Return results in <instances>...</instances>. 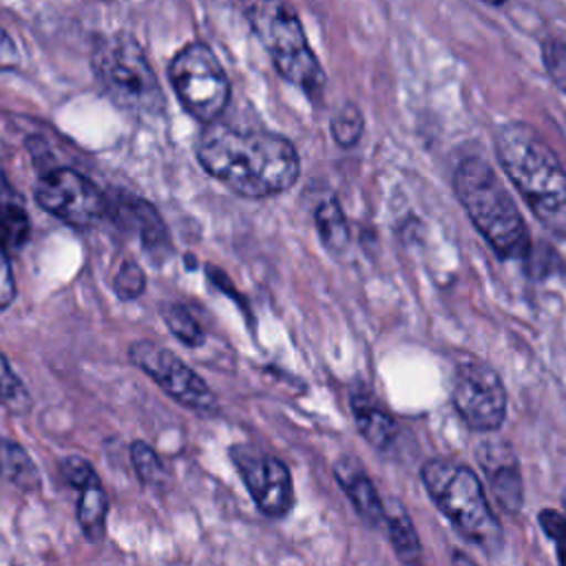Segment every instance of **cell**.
Listing matches in <instances>:
<instances>
[{
	"label": "cell",
	"mask_w": 566,
	"mask_h": 566,
	"mask_svg": "<svg viewBox=\"0 0 566 566\" xmlns=\"http://www.w3.org/2000/svg\"><path fill=\"white\" fill-rule=\"evenodd\" d=\"M201 166L239 197L265 199L292 188L301 161L294 144L265 128H234L212 122L197 146Z\"/></svg>",
	"instance_id": "cell-1"
},
{
	"label": "cell",
	"mask_w": 566,
	"mask_h": 566,
	"mask_svg": "<svg viewBox=\"0 0 566 566\" xmlns=\"http://www.w3.org/2000/svg\"><path fill=\"white\" fill-rule=\"evenodd\" d=\"M495 153L535 219L566 239V170L553 148L531 126L509 122L495 133Z\"/></svg>",
	"instance_id": "cell-2"
},
{
	"label": "cell",
	"mask_w": 566,
	"mask_h": 566,
	"mask_svg": "<svg viewBox=\"0 0 566 566\" xmlns=\"http://www.w3.org/2000/svg\"><path fill=\"white\" fill-rule=\"evenodd\" d=\"M453 190L469 219L497 256H528L531 239L526 223L491 164L480 157L460 161L453 175Z\"/></svg>",
	"instance_id": "cell-3"
},
{
	"label": "cell",
	"mask_w": 566,
	"mask_h": 566,
	"mask_svg": "<svg viewBox=\"0 0 566 566\" xmlns=\"http://www.w3.org/2000/svg\"><path fill=\"white\" fill-rule=\"evenodd\" d=\"M420 475L436 506L469 542L484 551L502 546V526L473 469L447 458H433L422 464Z\"/></svg>",
	"instance_id": "cell-4"
},
{
	"label": "cell",
	"mask_w": 566,
	"mask_h": 566,
	"mask_svg": "<svg viewBox=\"0 0 566 566\" xmlns=\"http://www.w3.org/2000/svg\"><path fill=\"white\" fill-rule=\"evenodd\" d=\"M91 62L99 88L115 106L137 117L164 113V91L135 38L124 33L102 38Z\"/></svg>",
	"instance_id": "cell-5"
},
{
	"label": "cell",
	"mask_w": 566,
	"mask_h": 566,
	"mask_svg": "<svg viewBox=\"0 0 566 566\" xmlns=\"http://www.w3.org/2000/svg\"><path fill=\"white\" fill-rule=\"evenodd\" d=\"M245 18L268 49L279 75L307 97H318L325 86V73L307 44L296 11L283 2H254L245 7Z\"/></svg>",
	"instance_id": "cell-6"
},
{
	"label": "cell",
	"mask_w": 566,
	"mask_h": 566,
	"mask_svg": "<svg viewBox=\"0 0 566 566\" xmlns=\"http://www.w3.org/2000/svg\"><path fill=\"white\" fill-rule=\"evenodd\" d=\"M168 77L181 106L199 122L212 124L230 99V80L203 42L181 46L168 64Z\"/></svg>",
	"instance_id": "cell-7"
},
{
	"label": "cell",
	"mask_w": 566,
	"mask_h": 566,
	"mask_svg": "<svg viewBox=\"0 0 566 566\" xmlns=\"http://www.w3.org/2000/svg\"><path fill=\"white\" fill-rule=\"evenodd\" d=\"M451 398L460 418L475 431H495L506 418V389L484 360L462 356L453 371Z\"/></svg>",
	"instance_id": "cell-8"
},
{
	"label": "cell",
	"mask_w": 566,
	"mask_h": 566,
	"mask_svg": "<svg viewBox=\"0 0 566 566\" xmlns=\"http://www.w3.org/2000/svg\"><path fill=\"white\" fill-rule=\"evenodd\" d=\"M130 360L150 376L170 398L197 413H214L219 409L214 391L199 378L179 356L150 340H137L128 349Z\"/></svg>",
	"instance_id": "cell-9"
},
{
	"label": "cell",
	"mask_w": 566,
	"mask_h": 566,
	"mask_svg": "<svg viewBox=\"0 0 566 566\" xmlns=\"http://www.w3.org/2000/svg\"><path fill=\"white\" fill-rule=\"evenodd\" d=\"M35 201L75 228H88L108 212L104 192L73 168L46 170L35 186Z\"/></svg>",
	"instance_id": "cell-10"
},
{
	"label": "cell",
	"mask_w": 566,
	"mask_h": 566,
	"mask_svg": "<svg viewBox=\"0 0 566 566\" xmlns=\"http://www.w3.org/2000/svg\"><path fill=\"white\" fill-rule=\"evenodd\" d=\"M230 458L259 511L268 517H285L294 506L292 475L287 467L254 447L234 444Z\"/></svg>",
	"instance_id": "cell-11"
},
{
	"label": "cell",
	"mask_w": 566,
	"mask_h": 566,
	"mask_svg": "<svg viewBox=\"0 0 566 566\" xmlns=\"http://www.w3.org/2000/svg\"><path fill=\"white\" fill-rule=\"evenodd\" d=\"M117 217L139 237L146 254L155 263H161L166 256H170V237L153 203L135 195H124L117 199Z\"/></svg>",
	"instance_id": "cell-12"
},
{
	"label": "cell",
	"mask_w": 566,
	"mask_h": 566,
	"mask_svg": "<svg viewBox=\"0 0 566 566\" xmlns=\"http://www.w3.org/2000/svg\"><path fill=\"white\" fill-rule=\"evenodd\" d=\"M478 455L497 502L506 511H517L524 502V486H522V475H520L515 453L502 442H495V444L491 442V444H484L478 451Z\"/></svg>",
	"instance_id": "cell-13"
},
{
	"label": "cell",
	"mask_w": 566,
	"mask_h": 566,
	"mask_svg": "<svg viewBox=\"0 0 566 566\" xmlns=\"http://www.w3.org/2000/svg\"><path fill=\"white\" fill-rule=\"evenodd\" d=\"M334 475L340 484V489L347 493L349 502L354 504L356 513L371 526H378L380 522H385V504L374 486V482L369 480V475L365 473V469L360 467V462L356 458H340L334 464Z\"/></svg>",
	"instance_id": "cell-14"
},
{
	"label": "cell",
	"mask_w": 566,
	"mask_h": 566,
	"mask_svg": "<svg viewBox=\"0 0 566 566\" xmlns=\"http://www.w3.org/2000/svg\"><path fill=\"white\" fill-rule=\"evenodd\" d=\"M352 416L358 431L371 447L385 451L396 440V420L367 391L352 394Z\"/></svg>",
	"instance_id": "cell-15"
},
{
	"label": "cell",
	"mask_w": 566,
	"mask_h": 566,
	"mask_svg": "<svg viewBox=\"0 0 566 566\" xmlns=\"http://www.w3.org/2000/svg\"><path fill=\"white\" fill-rule=\"evenodd\" d=\"M0 478L24 493H33L42 484L31 455L9 438H0Z\"/></svg>",
	"instance_id": "cell-16"
},
{
	"label": "cell",
	"mask_w": 566,
	"mask_h": 566,
	"mask_svg": "<svg viewBox=\"0 0 566 566\" xmlns=\"http://www.w3.org/2000/svg\"><path fill=\"white\" fill-rule=\"evenodd\" d=\"M77 497V524L88 542H97L106 528V513H108V497L106 491L97 480L82 486Z\"/></svg>",
	"instance_id": "cell-17"
},
{
	"label": "cell",
	"mask_w": 566,
	"mask_h": 566,
	"mask_svg": "<svg viewBox=\"0 0 566 566\" xmlns=\"http://www.w3.org/2000/svg\"><path fill=\"white\" fill-rule=\"evenodd\" d=\"M385 524H387L389 539H391V546H394L398 559L407 566H420L422 564V546H420V539H418L411 517L400 506H394L391 511L385 509Z\"/></svg>",
	"instance_id": "cell-18"
},
{
	"label": "cell",
	"mask_w": 566,
	"mask_h": 566,
	"mask_svg": "<svg viewBox=\"0 0 566 566\" xmlns=\"http://www.w3.org/2000/svg\"><path fill=\"white\" fill-rule=\"evenodd\" d=\"M314 221H316L318 237H321V241L327 250L340 252V250L347 248L349 228H347V221H345V214H343V208H340L338 199L325 197L314 210Z\"/></svg>",
	"instance_id": "cell-19"
},
{
	"label": "cell",
	"mask_w": 566,
	"mask_h": 566,
	"mask_svg": "<svg viewBox=\"0 0 566 566\" xmlns=\"http://www.w3.org/2000/svg\"><path fill=\"white\" fill-rule=\"evenodd\" d=\"M29 239V217L20 201H0V252L9 256Z\"/></svg>",
	"instance_id": "cell-20"
},
{
	"label": "cell",
	"mask_w": 566,
	"mask_h": 566,
	"mask_svg": "<svg viewBox=\"0 0 566 566\" xmlns=\"http://www.w3.org/2000/svg\"><path fill=\"white\" fill-rule=\"evenodd\" d=\"M164 321H166L168 329L175 334V338H179L188 347H199L206 338L197 318L181 303H168L164 307Z\"/></svg>",
	"instance_id": "cell-21"
},
{
	"label": "cell",
	"mask_w": 566,
	"mask_h": 566,
	"mask_svg": "<svg viewBox=\"0 0 566 566\" xmlns=\"http://www.w3.org/2000/svg\"><path fill=\"white\" fill-rule=\"evenodd\" d=\"M365 122H363V113L358 111L356 104L347 102L343 104L334 117H332V137L340 148H352L358 144L360 135H363Z\"/></svg>",
	"instance_id": "cell-22"
},
{
	"label": "cell",
	"mask_w": 566,
	"mask_h": 566,
	"mask_svg": "<svg viewBox=\"0 0 566 566\" xmlns=\"http://www.w3.org/2000/svg\"><path fill=\"white\" fill-rule=\"evenodd\" d=\"M130 462L146 486H159L166 480V471L157 451L144 440H135L130 444Z\"/></svg>",
	"instance_id": "cell-23"
},
{
	"label": "cell",
	"mask_w": 566,
	"mask_h": 566,
	"mask_svg": "<svg viewBox=\"0 0 566 566\" xmlns=\"http://www.w3.org/2000/svg\"><path fill=\"white\" fill-rule=\"evenodd\" d=\"M542 62L553 84L566 93V44L557 38L542 42Z\"/></svg>",
	"instance_id": "cell-24"
},
{
	"label": "cell",
	"mask_w": 566,
	"mask_h": 566,
	"mask_svg": "<svg viewBox=\"0 0 566 566\" xmlns=\"http://www.w3.org/2000/svg\"><path fill=\"white\" fill-rule=\"evenodd\" d=\"M113 290L122 301H133L146 290L144 270L135 261H124L113 279Z\"/></svg>",
	"instance_id": "cell-25"
},
{
	"label": "cell",
	"mask_w": 566,
	"mask_h": 566,
	"mask_svg": "<svg viewBox=\"0 0 566 566\" xmlns=\"http://www.w3.org/2000/svg\"><path fill=\"white\" fill-rule=\"evenodd\" d=\"M0 402L13 409H22L29 402L22 380L13 374L7 358L0 354Z\"/></svg>",
	"instance_id": "cell-26"
},
{
	"label": "cell",
	"mask_w": 566,
	"mask_h": 566,
	"mask_svg": "<svg viewBox=\"0 0 566 566\" xmlns=\"http://www.w3.org/2000/svg\"><path fill=\"white\" fill-rule=\"evenodd\" d=\"M539 526L542 531L555 542L559 566H566V517L553 509L539 511Z\"/></svg>",
	"instance_id": "cell-27"
},
{
	"label": "cell",
	"mask_w": 566,
	"mask_h": 566,
	"mask_svg": "<svg viewBox=\"0 0 566 566\" xmlns=\"http://www.w3.org/2000/svg\"><path fill=\"white\" fill-rule=\"evenodd\" d=\"M60 471H62L64 480H66L75 491H80L82 486H86L88 482H93V480L99 478V475L95 473L93 464H91L88 460L80 458V455H69V458H64L62 464H60Z\"/></svg>",
	"instance_id": "cell-28"
},
{
	"label": "cell",
	"mask_w": 566,
	"mask_h": 566,
	"mask_svg": "<svg viewBox=\"0 0 566 566\" xmlns=\"http://www.w3.org/2000/svg\"><path fill=\"white\" fill-rule=\"evenodd\" d=\"M15 296V283L9 265V256L0 252V310L7 307Z\"/></svg>",
	"instance_id": "cell-29"
},
{
	"label": "cell",
	"mask_w": 566,
	"mask_h": 566,
	"mask_svg": "<svg viewBox=\"0 0 566 566\" xmlns=\"http://www.w3.org/2000/svg\"><path fill=\"white\" fill-rule=\"evenodd\" d=\"M20 64V53L13 38L0 27V71H13Z\"/></svg>",
	"instance_id": "cell-30"
},
{
	"label": "cell",
	"mask_w": 566,
	"mask_h": 566,
	"mask_svg": "<svg viewBox=\"0 0 566 566\" xmlns=\"http://www.w3.org/2000/svg\"><path fill=\"white\" fill-rule=\"evenodd\" d=\"M0 201H20V197L11 190V186L4 181V175L0 172Z\"/></svg>",
	"instance_id": "cell-31"
},
{
	"label": "cell",
	"mask_w": 566,
	"mask_h": 566,
	"mask_svg": "<svg viewBox=\"0 0 566 566\" xmlns=\"http://www.w3.org/2000/svg\"><path fill=\"white\" fill-rule=\"evenodd\" d=\"M564 517H566V509H564Z\"/></svg>",
	"instance_id": "cell-32"
}]
</instances>
